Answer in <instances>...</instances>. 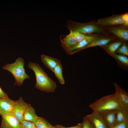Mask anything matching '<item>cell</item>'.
<instances>
[{
    "label": "cell",
    "instance_id": "cell-19",
    "mask_svg": "<svg viewBox=\"0 0 128 128\" xmlns=\"http://www.w3.org/2000/svg\"><path fill=\"white\" fill-rule=\"evenodd\" d=\"M34 123L37 128H55L43 117H39Z\"/></svg>",
    "mask_w": 128,
    "mask_h": 128
},
{
    "label": "cell",
    "instance_id": "cell-20",
    "mask_svg": "<svg viewBox=\"0 0 128 128\" xmlns=\"http://www.w3.org/2000/svg\"><path fill=\"white\" fill-rule=\"evenodd\" d=\"M53 72L54 73L59 82L62 84L65 83L63 75V67L61 63L58 64L54 69Z\"/></svg>",
    "mask_w": 128,
    "mask_h": 128
},
{
    "label": "cell",
    "instance_id": "cell-27",
    "mask_svg": "<svg viewBox=\"0 0 128 128\" xmlns=\"http://www.w3.org/2000/svg\"><path fill=\"white\" fill-rule=\"evenodd\" d=\"M110 128H128V121L117 124Z\"/></svg>",
    "mask_w": 128,
    "mask_h": 128
},
{
    "label": "cell",
    "instance_id": "cell-8",
    "mask_svg": "<svg viewBox=\"0 0 128 128\" xmlns=\"http://www.w3.org/2000/svg\"><path fill=\"white\" fill-rule=\"evenodd\" d=\"M2 116L0 128H20L21 123L12 114Z\"/></svg>",
    "mask_w": 128,
    "mask_h": 128
},
{
    "label": "cell",
    "instance_id": "cell-4",
    "mask_svg": "<svg viewBox=\"0 0 128 128\" xmlns=\"http://www.w3.org/2000/svg\"><path fill=\"white\" fill-rule=\"evenodd\" d=\"M66 27L70 31H75L85 35L94 32H101L102 29L99 26L91 24L80 23L68 20Z\"/></svg>",
    "mask_w": 128,
    "mask_h": 128
},
{
    "label": "cell",
    "instance_id": "cell-25",
    "mask_svg": "<svg viewBox=\"0 0 128 128\" xmlns=\"http://www.w3.org/2000/svg\"><path fill=\"white\" fill-rule=\"evenodd\" d=\"M117 53L128 56V48L126 44L124 43L117 50Z\"/></svg>",
    "mask_w": 128,
    "mask_h": 128
},
{
    "label": "cell",
    "instance_id": "cell-22",
    "mask_svg": "<svg viewBox=\"0 0 128 128\" xmlns=\"http://www.w3.org/2000/svg\"><path fill=\"white\" fill-rule=\"evenodd\" d=\"M122 45L121 41L115 42L109 45L107 47V49L110 52L113 54Z\"/></svg>",
    "mask_w": 128,
    "mask_h": 128
},
{
    "label": "cell",
    "instance_id": "cell-1",
    "mask_svg": "<svg viewBox=\"0 0 128 128\" xmlns=\"http://www.w3.org/2000/svg\"><path fill=\"white\" fill-rule=\"evenodd\" d=\"M27 66L35 74L36 81L35 87L46 93L54 92L57 87L56 82L49 77L39 64L30 62Z\"/></svg>",
    "mask_w": 128,
    "mask_h": 128
},
{
    "label": "cell",
    "instance_id": "cell-5",
    "mask_svg": "<svg viewBox=\"0 0 128 128\" xmlns=\"http://www.w3.org/2000/svg\"><path fill=\"white\" fill-rule=\"evenodd\" d=\"M84 117L91 123L95 128H108L103 118L98 112L93 111L91 114Z\"/></svg>",
    "mask_w": 128,
    "mask_h": 128
},
{
    "label": "cell",
    "instance_id": "cell-11",
    "mask_svg": "<svg viewBox=\"0 0 128 128\" xmlns=\"http://www.w3.org/2000/svg\"><path fill=\"white\" fill-rule=\"evenodd\" d=\"M99 37L97 36H92L90 38L78 42L76 44L70 48L67 53L69 55L74 54L80 51L94 40Z\"/></svg>",
    "mask_w": 128,
    "mask_h": 128
},
{
    "label": "cell",
    "instance_id": "cell-24",
    "mask_svg": "<svg viewBox=\"0 0 128 128\" xmlns=\"http://www.w3.org/2000/svg\"><path fill=\"white\" fill-rule=\"evenodd\" d=\"M114 56L123 64L127 65H128V58L125 55L114 54Z\"/></svg>",
    "mask_w": 128,
    "mask_h": 128
},
{
    "label": "cell",
    "instance_id": "cell-29",
    "mask_svg": "<svg viewBox=\"0 0 128 128\" xmlns=\"http://www.w3.org/2000/svg\"><path fill=\"white\" fill-rule=\"evenodd\" d=\"M122 18L124 22L123 24L125 26L128 25V14L125 13L121 15Z\"/></svg>",
    "mask_w": 128,
    "mask_h": 128
},
{
    "label": "cell",
    "instance_id": "cell-17",
    "mask_svg": "<svg viewBox=\"0 0 128 128\" xmlns=\"http://www.w3.org/2000/svg\"><path fill=\"white\" fill-rule=\"evenodd\" d=\"M111 39L99 37L94 40L80 50L88 48L105 45L110 42Z\"/></svg>",
    "mask_w": 128,
    "mask_h": 128
},
{
    "label": "cell",
    "instance_id": "cell-13",
    "mask_svg": "<svg viewBox=\"0 0 128 128\" xmlns=\"http://www.w3.org/2000/svg\"><path fill=\"white\" fill-rule=\"evenodd\" d=\"M60 45L67 53L70 48L78 42L69 34L60 38Z\"/></svg>",
    "mask_w": 128,
    "mask_h": 128
},
{
    "label": "cell",
    "instance_id": "cell-23",
    "mask_svg": "<svg viewBox=\"0 0 128 128\" xmlns=\"http://www.w3.org/2000/svg\"><path fill=\"white\" fill-rule=\"evenodd\" d=\"M20 128H37L34 123L24 120L21 123Z\"/></svg>",
    "mask_w": 128,
    "mask_h": 128
},
{
    "label": "cell",
    "instance_id": "cell-10",
    "mask_svg": "<svg viewBox=\"0 0 128 128\" xmlns=\"http://www.w3.org/2000/svg\"><path fill=\"white\" fill-rule=\"evenodd\" d=\"M116 110H106L99 113L108 128H110L116 125Z\"/></svg>",
    "mask_w": 128,
    "mask_h": 128
},
{
    "label": "cell",
    "instance_id": "cell-12",
    "mask_svg": "<svg viewBox=\"0 0 128 128\" xmlns=\"http://www.w3.org/2000/svg\"><path fill=\"white\" fill-rule=\"evenodd\" d=\"M97 23L101 25H113L124 24L121 15H118L98 19Z\"/></svg>",
    "mask_w": 128,
    "mask_h": 128
},
{
    "label": "cell",
    "instance_id": "cell-26",
    "mask_svg": "<svg viewBox=\"0 0 128 128\" xmlns=\"http://www.w3.org/2000/svg\"><path fill=\"white\" fill-rule=\"evenodd\" d=\"M82 123V128H95L91 123L84 117Z\"/></svg>",
    "mask_w": 128,
    "mask_h": 128
},
{
    "label": "cell",
    "instance_id": "cell-21",
    "mask_svg": "<svg viewBox=\"0 0 128 128\" xmlns=\"http://www.w3.org/2000/svg\"><path fill=\"white\" fill-rule=\"evenodd\" d=\"M70 31L69 34L73 37L78 42L85 39L90 38L92 36L86 35L76 31Z\"/></svg>",
    "mask_w": 128,
    "mask_h": 128
},
{
    "label": "cell",
    "instance_id": "cell-15",
    "mask_svg": "<svg viewBox=\"0 0 128 128\" xmlns=\"http://www.w3.org/2000/svg\"><path fill=\"white\" fill-rule=\"evenodd\" d=\"M35 113L33 108L28 104L23 115V120L34 123L39 118Z\"/></svg>",
    "mask_w": 128,
    "mask_h": 128
},
{
    "label": "cell",
    "instance_id": "cell-6",
    "mask_svg": "<svg viewBox=\"0 0 128 128\" xmlns=\"http://www.w3.org/2000/svg\"><path fill=\"white\" fill-rule=\"evenodd\" d=\"M114 84L115 88L114 93L119 106L128 110V93L116 82Z\"/></svg>",
    "mask_w": 128,
    "mask_h": 128
},
{
    "label": "cell",
    "instance_id": "cell-14",
    "mask_svg": "<svg viewBox=\"0 0 128 128\" xmlns=\"http://www.w3.org/2000/svg\"><path fill=\"white\" fill-rule=\"evenodd\" d=\"M41 59L45 65L53 72L55 68L61 63L58 59L44 55L41 56Z\"/></svg>",
    "mask_w": 128,
    "mask_h": 128
},
{
    "label": "cell",
    "instance_id": "cell-30",
    "mask_svg": "<svg viewBox=\"0 0 128 128\" xmlns=\"http://www.w3.org/2000/svg\"><path fill=\"white\" fill-rule=\"evenodd\" d=\"M0 98H9L7 94L0 87Z\"/></svg>",
    "mask_w": 128,
    "mask_h": 128
},
{
    "label": "cell",
    "instance_id": "cell-18",
    "mask_svg": "<svg viewBox=\"0 0 128 128\" xmlns=\"http://www.w3.org/2000/svg\"><path fill=\"white\" fill-rule=\"evenodd\" d=\"M110 31L118 37L124 40H128V30L122 28H113L109 29Z\"/></svg>",
    "mask_w": 128,
    "mask_h": 128
},
{
    "label": "cell",
    "instance_id": "cell-7",
    "mask_svg": "<svg viewBox=\"0 0 128 128\" xmlns=\"http://www.w3.org/2000/svg\"><path fill=\"white\" fill-rule=\"evenodd\" d=\"M27 104L21 97L15 101L12 114L20 123L23 120V115Z\"/></svg>",
    "mask_w": 128,
    "mask_h": 128
},
{
    "label": "cell",
    "instance_id": "cell-28",
    "mask_svg": "<svg viewBox=\"0 0 128 128\" xmlns=\"http://www.w3.org/2000/svg\"><path fill=\"white\" fill-rule=\"evenodd\" d=\"M55 128H82V123H79L75 126L70 127H65L60 125H57L54 126Z\"/></svg>",
    "mask_w": 128,
    "mask_h": 128
},
{
    "label": "cell",
    "instance_id": "cell-9",
    "mask_svg": "<svg viewBox=\"0 0 128 128\" xmlns=\"http://www.w3.org/2000/svg\"><path fill=\"white\" fill-rule=\"evenodd\" d=\"M15 101L9 98H0V115L12 114Z\"/></svg>",
    "mask_w": 128,
    "mask_h": 128
},
{
    "label": "cell",
    "instance_id": "cell-16",
    "mask_svg": "<svg viewBox=\"0 0 128 128\" xmlns=\"http://www.w3.org/2000/svg\"><path fill=\"white\" fill-rule=\"evenodd\" d=\"M116 110V125L128 121V110L119 106Z\"/></svg>",
    "mask_w": 128,
    "mask_h": 128
},
{
    "label": "cell",
    "instance_id": "cell-2",
    "mask_svg": "<svg viewBox=\"0 0 128 128\" xmlns=\"http://www.w3.org/2000/svg\"><path fill=\"white\" fill-rule=\"evenodd\" d=\"M24 65V59L19 57L14 63H7L2 67L3 69L11 73L14 78L15 82L14 85H21L24 80L30 78L25 72Z\"/></svg>",
    "mask_w": 128,
    "mask_h": 128
},
{
    "label": "cell",
    "instance_id": "cell-3",
    "mask_svg": "<svg viewBox=\"0 0 128 128\" xmlns=\"http://www.w3.org/2000/svg\"><path fill=\"white\" fill-rule=\"evenodd\" d=\"M119 106L114 93L104 96L96 100L89 105L93 111L99 113L116 110Z\"/></svg>",
    "mask_w": 128,
    "mask_h": 128
}]
</instances>
